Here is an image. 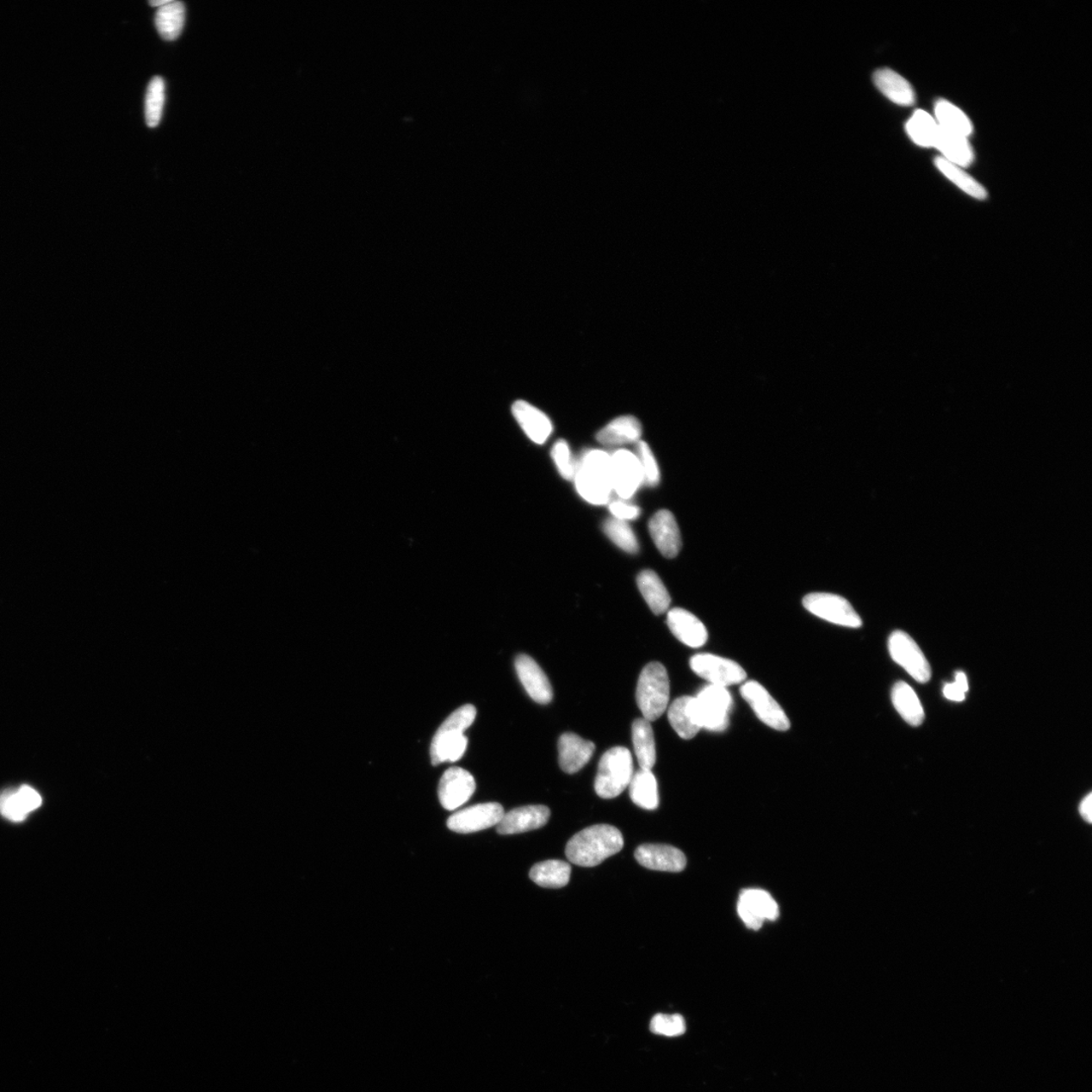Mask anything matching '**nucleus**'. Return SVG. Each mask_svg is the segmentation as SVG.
<instances>
[{"mask_svg":"<svg viewBox=\"0 0 1092 1092\" xmlns=\"http://www.w3.org/2000/svg\"><path fill=\"white\" fill-rule=\"evenodd\" d=\"M1079 812H1080V815H1082V816L1083 817L1084 821L1088 822L1089 823L1092 822V794L1091 793L1086 796V797L1083 800V803H1080Z\"/></svg>","mask_w":1092,"mask_h":1092,"instance_id":"nucleus-43","label":"nucleus"},{"mask_svg":"<svg viewBox=\"0 0 1092 1092\" xmlns=\"http://www.w3.org/2000/svg\"><path fill=\"white\" fill-rule=\"evenodd\" d=\"M635 857L644 868L664 872H681L686 867V857L675 847L647 844L637 847Z\"/></svg>","mask_w":1092,"mask_h":1092,"instance_id":"nucleus-17","label":"nucleus"},{"mask_svg":"<svg viewBox=\"0 0 1092 1092\" xmlns=\"http://www.w3.org/2000/svg\"><path fill=\"white\" fill-rule=\"evenodd\" d=\"M636 456L642 469L643 484L648 487L658 486L661 481L660 468L648 444L643 441H638Z\"/></svg>","mask_w":1092,"mask_h":1092,"instance_id":"nucleus-38","label":"nucleus"},{"mask_svg":"<svg viewBox=\"0 0 1092 1092\" xmlns=\"http://www.w3.org/2000/svg\"><path fill=\"white\" fill-rule=\"evenodd\" d=\"M888 648H890L892 660L902 666L915 681L927 683L931 679V666L920 647L908 633L902 630L894 631L888 642Z\"/></svg>","mask_w":1092,"mask_h":1092,"instance_id":"nucleus-9","label":"nucleus"},{"mask_svg":"<svg viewBox=\"0 0 1092 1092\" xmlns=\"http://www.w3.org/2000/svg\"><path fill=\"white\" fill-rule=\"evenodd\" d=\"M803 606L816 617L840 626L859 629L862 619L851 603L839 595L811 593L803 598Z\"/></svg>","mask_w":1092,"mask_h":1092,"instance_id":"nucleus-8","label":"nucleus"},{"mask_svg":"<svg viewBox=\"0 0 1092 1092\" xmlns=\"http://www.w3.org/2000/svg\"><path fill=\"white\" fill-rule=\"evenodd\" d=\"M623 834L609 824H596L574 835L566 847V855L580 867H595L623 850Z\"/></svg>","mask_w":1092,"mask_h":1092,"instance_id":"nucleus-1","label":"nucleus"},{"mask_svg":"<svg viewBox=\"0 0 1092 1092\" xmlns=\"http://www.w3.org/2000/svg\"><path fill=\"white\" fill-rule=\"evenodd\" d=\"M185 21L184 4L171 0L157 10L155 25L160 36L166 40H174L183 32Z\"/></svg>","mask_w":1092,"mask_h":1092,"instance_id":"nucleus-32","label":"nucleus"},{"mask_svg":"<svg viewBox=\"0 0 1092 1092\" xmlns=\"http://www.w3.org/2000/svg\"><path fill=\"white\" fill-rule=\"evenodd\" d=\"M629 787L633 803L647 810L658 809L660 803L658 782L652 770L637 771L632 776Z\"/></svg>","mask_w":1092,"mask_h":1092,"instance_id":"nucleus-30","label":"nucleus"},{"mask_svg":"<svg viewBox=\"0 0 1092 1092\" xmlns=\"http://www.w3.org/2000/svg\"><path fill=\"white\" fill-rule=\"evenodd\" d=\"M636 701L648 722L663 716L670 701V679L664 665L653 661L643 667L638 679Z\"/></svg>","mask_w":1092,"mask_h":1092,"instance_id":"nucleus-4","label":"nucleus"},{"mask_svg":"<svg viewBox=\"0 0 1092 1092\" xmlns=\"http://www.w3.org/2000/svg\"><path fill=\"white\" fill-rule=\"evenodd\" d=\"M690 667L697 676L714 686L729 688L747 679L746 671L736 661L712 654L695 655Z\"/></svg>","mask_w":1092,"mask_h":1092,"instance_id":"nucleus-7","label":"nucleus"},{"mask_svg":"<svg viewBox=\"0 0 1092 1092\" xmlns=\"http://www.w3.org/2000/svg\"><path fill=\"white\" fill-rule=\"evenodd\" d=\"M613 492L623 499H630L643 484V474L636 453L619 450L611 455Z\"/></svg>","mask_w":1092,"mask_h":1092,"instance_id":"nucleus-13","label":"nucleus"},{"mask_svg":"<svg viewBox=\"0 0 1092 1092\" xmlns=\"http://www.w3.org/2000/svg\"><path fill=\"white\" fill-rule=\"evenodd\" d=\"M694 697L683 696L673 701L667 712L670 724L683 740L693 739L702 729L694 711Z\"/></svg>","mask_w":1092,"mask_h":1092,"instance_id":"nucleus-26","label":"nucleus"},{"mask_svg":"<svg viewBox=\"0 0 1092 1092\" xmlns=\"http://www.w3.org/2000/svg\"><path fill=\"white\" fill-rule=\"evenodd\" d=\"M610 513L614 518L629 521L635 520L641 515L642 510L636 505L625 503L624 501H614L609 504Z\"/></svg>","mask_w":1092,"mask_h":1092,"instance_id":"nucleus-41","label":"nucleus"},{"mask_svg":"<svg viewBox=\"0 0 1092 1092\" xmlns=\"http://www.w3.org/2000/svg\"><path fill=\"white\" fill-rule=\"evenodd\" d=\"M667 626L677 640L689 648H698L707 642L708 631L704 624L694 614L682 608H673L667 613Z\"/></svg>","mask_w":1092,"mask_h":1092,"instance_id":"nucleus-20","label":"nucleus"},{"mask_svg":"<svg viewBox=\"0 0 1092 1092\" xmlns=\"http://www.w3.org/2000/svg\"><path fill=\"white\" fill-rule=\"evenodd\" d=\"M637 586L655 614H663L670 608L671 596L658 574L650 570L642 572L637 577Z\"/></svg>","mask_w":1092,"mask_h":1092,"instance_id":"nucleus-27","label":"nucleus"},{"mask_svg":"<svg viewBox=\"0 0 1092 1092\" xmlns=\"http://www.w3.org/2000/svg\"><path fill=\"white\" fill-rule=\"evenodd\" d=\"M574 481L586 502L607 504L613 492L611 456L599 450L586 451L577 462Z\"/></svg>","mask_w":1092,"mask_h":1092,"instance_id":"nucleus-2","label":"nucleus"},{"mask_svg":"<svg viewBox=\"0 0 1092 1092\" xmlns=\"http://www.w3.org/2000/svg\"><path fill=\"white\" fill-rule=\"evenodd\" d=\"M505 815L503 806L496 803H481L457 811L447 821L452 832L472 834L498 826Z\"/></svg>","mask_w":1092,"mask_h":1092,"instance_id":"nucleus-12","label":"nucleus"},{"mask_svg":"<svg viewBox=\"0 0 1092 1092\" xmlns=\"http://www.w3.org/2000/svg\"><path fill=\"white\" fill-rule=\"evenodd\" d=\"M475 717V707L468 704L458 708L444 720L435 734L430 748L432 765L456 762L463 756L468 742L464 731L474 723Z\"/></svg>","mask_w":1092,"mask_h":1092,"instance_id":"nucleus-3","label":"nucleus"},{"mask_svg":"<svg viewBox=\"0 0 1092 1092\" xmlns=\"http://www.w3.org/2000/svg\"><path fill=\"white\" fill-rule=\"evenodd\" d=\"M873 80L877 89L894 103L900 106H911L915 102L913 86L902 75L891 69H879L874 73Z\"/></svg>","mask_w":1092,"mask_h":1092,"instance_id":"nucleus-24","label":"nucleus"},{"mask_svg":"<svg viewBox=\"0 0 1092 1092\" xmlns=\"http://www.w3.org/2000/svg\"><path fill=\"white\" fill-rule=\"evenodd\" d=\"M475 791V778L467 770L450 768L441 777L438 797L446 810H456L467 803Z\"/></svg>","mask_w":1092,"mask_h":1092,"instance_id":"nucleus-14","label":"nucleus"},{"mask_svg":"<svg viewBox=\"0 0 1092 1092\" xmlns=\"http://www.w3.org/2000/svg\"><path fill=\"white\" fill-rule=\"evenodd\" d=\"M894 707L906 723L920 726L925 720V711L914 689L905 682L894 685L891 693Z\"/></svg>","mask_w":1092,"mask_h":1092,"instance_id":"nucleus-29","label":"nucleus"},{"mask_svg":"<svg viewBox=\"0 0 1092 1092\" xmlns=\"http://www.w3.org/2000/svg\"><path fill=\"white\" fill-rule=\"evenodd\" d=\"M603 531L614 544L629 554H636L640 546L635 532L629 523L617 518H609L603 523Z\"/></svg>","mask_w":1092,"mask_h":1092,"instance_id":"nucleus-36","label":"nucleus"},{"mask_svg":"<svg viewBox=\"0 0 1092 1092\" xmlns=\"http://www.w3.org/2000/svg\"><path fill=\"white\" fill-rule=\"evenodd\" d=\"M741 695L757 717L769 728L778 731L790 729V720L785 711L762 685L748 681L742 685Z\"/></svg>","mask_w":1092,"mask_h":1092,"instance_id":"nucleus-10","label":"nucleus"},{"mask_svg":"<svg viewBox=\"0 0 1092 1092\" xmlns=\"http://www.w3.org/2000/svg\"><path fill=\"white\" fill-rule=\"evenodd\" d=\"M42 805V797L34 788L24 785L0 793V815L10 822H22Z\"/></svg>","mask_w":1092,"mask_h":1092,"instance_id":"nucleus-19","label":"nucleus"},{"mask_svg":"<svg viewBox=\"0 0 1092 1092\" xmlns=\"http://www.w3.org/2000/svg\"><path fill=\"white\" fill-rule=\"evenodd\" d=\"M594 742L578 735L563 734L559 741L560 765L563 772L574 774L589 763L595 752Z\"/></svg>","mask_w":1092,"mask_h":1092,"instance_id":"nucleus-21","label":"nucleus"},{"mask_svg":"<svg viewBox=\"0 0 1092 1092\" xmlns=\"http://www.w3.org/2000/svg\"><path fill=\"white\" fill-rule=\"evenodd\" d=\"M550 810L544 805H527L505 813L497 826L499 835H516L542 828L549 822Z\"/></svg>","mask_w":1092,"mask_h":1092,"instance_id":"nucleus-18","label":"nucleus"},{"mask_svg":"<svg viewBox=\"0 0 1092 1092\" xmlns=\"http://www.w3.org/2000/svg\"><path fill=\"white\" fill-rule=\"evenodd\" d=\"M512 413L533 443L543 444L553 433V423L549 418L525 400H517L512 406Z\"/></svg>","mask_w":1092,"mask_h":1092,"instance_id":"nucleus-22","label":"nucleus"},{"mask_svg":"<svg viewBox=\"0 0 1092 1092\" xmlns=\"http://www.w3.org/2000/svg\"><path fill=\"white\" fill-rule=\"evenodd\" d=\"M934 147L943 154L940 157H943L944 159L952 164L961 168L972 164L974 153L971 145H970L966 137L958 135V133L944 130L939 127Z\"/></svg>","mask_w":1092,"mask_h":1092,"instance_id":"nucleus-23","label":"nucleus"},{"mask_svg":"<svg viewBox=\"0 0 1092 1092\" xmlns=\"http://www.w3.org/2000/svg\"><path fill=\"white\" fill-rule=\"evenodd\" d=\"M937 123L942 129L968 138L973 132L971 121L959 108L948 101L940 100L934 106Z\"/></svg>","mask_w":1092,"mask_h":1092,"instance_id":"nucleus-33","label":"nucleus"},{"mask_svg":"<svg viewBox=\"0 0 1092 1092\" xmlns=\"http://www.w3.org/2000/svg\"><path fill=\"white\" fill-rule=\"evenodd\" d=\"M572 873L571 865L560 859H549L534 865L530 872V879L544 888H562L568 885Z\"/></svg>","mask_w":1092,"mask_h":1092,"instance_id":"nucleus-31","label":"nucleus"},{"mask_svg":"<svg viewBox=\"0 0 1092 1092\" xmlns=\"http://www.w3.org/2000/svg\"><path fill=\"white\" fill-rule=\"evenodd\" d=\"M934 164H936L938 170L942 172L946 178L951 180L952 183L956 184L958 188L965 191L967 195H971L976 200L986 199V189L977 182V180H975L971 176H969L967 172L964 171L963 168L951 164V162L946 161L940 156L934 159Z\"/></svg>","mask_w":1092,"mask_h":1092,"instance_id":"nucleus-34","label":"nucleus"},{"mask_svg":"<svg viewBox=\"0 0 1092 1092\" xmlns=\"http://www.w3.org/2000/svg\"><path fill=\"white\" fill-rule=\"evenodd\" d=\"M633 760L629 748L615 747L603 754L595 779V791L603 799L617 797L630 786Z\"/></svg>","mask_w":1092,"mask_h":1092,"instance_id":"nucleus-5","label":"nucleus"},{"mask_svg":"<svg viewBox=\"0 0 1092 1092\" xmlns=\"http://www.w3.org/2000/svg\"><path fill=\"white\" fill-rule=\"evenodd\" d=\"M642 433V424L633 416H623L610 422L597 434L598 443L608 446L637 444Z\"/></svg>","mask_w":1092,"mask_h":1092,"instance_id":"nucleus-25","label":"nucleus"},{"mask_svg":"<svg viewBox=\"0 0 1092 1092\" xmlns=\"http://www.w3.org/2000/svg\"><path fill=\"white\" fill-rule=\"evenodd\" d=\"M737 913L748 928L757 931L766 921L778 919L779 906L769 892L751 888L741 891Z\"/></svg>","mask_w":1092,"mask_h":1092,"instance_id":"nucleus-11","label":"nucleus"},{"mask_svg":"<svg viewBox=\"0 0 1092 1092\" xmlns=\"http://www.w3.org/2000/svg\"><path fill=\"white\" fill-rule=\"evenodd\" d=\"M517 675L531 699L538 704H549L553 700V687L542 667L527 655H519L515 661Z\"/></svg>","mask_w":1092,"mask_h":1092,"instance_id":"nucleus-15","label":"nucleus"},{"mask_svg":"<svg viewBox=\"0 0 1092 1092\" xmlns=\"http://www.w3.org/2000/svg\"><path fill=\"white\" fill-rule=\"evenodd\" d=\"M632 741L641 769L652 770L656 762V749L652 725L644 718L632 724Z\"/></svg>","mask_w":1092,"mask_h":1092,"instance_id":"nucleus-28","label":"nucleus"},{"mask_svg":"<svg viewBox=\"0 0 1092 1092\" xmlns=\"http://www.w3.org/2000/svg\"><path fill=\"white\" fill-rule=\"evenodd\" d=\"M649 1029L656 1035L677 1037L686 1032V1021L681 1014H655Z\"/></svg>","mask_w":1092,"mask_h":1092,"instance_id":"nucleus-39","label":"nucleus"},{"mask_svg":"<svg viewBox=\"0 0 1092 1092\" xmlns=\"http://www.w3.org/2000/svg\"><path fill=\"white\" fill-rule=\"evenodd\" d=\"M943 692L946 698L951 701L962 702L965 700V697H966L965 691H964L962 688L958 686V685L955 682L951 684H946Z\"/></svg>","mask_w":1092,"mask_h":1092,"instance_id":"nucleus-42","label":"nucleus"},{"mask_svg":"<svg viewBox=\"0 0 1092 1092\" xmlns=\"http://www.w3.org/2000/svg\"><path fill=\"white\" fill-rule=\"evenodd\" d=\"M551 457H553L555 467L562 478L568 481H574L577 462L573 460L570 447H568L565 440H559L555 443L553 450H551Z\"/></svg>","mask_w":1092,"mask_h":1092,"instance_id":"nucleus-40","label":"nucleus"},{"mask_svg":"<svg viewBox=\"0 0 1092 1092\" xmlns=\"http://www.w3.org/2000/svg\"><path fill=\"white\" fill-rule=\"evenodd\" d=\"M939 125L931 115L925 110H916L908 124H906V132L911 140L916 145L923 148L934 147V139H936Z\"/></svg>","mask_w":1092,"mask_h":1092,"instance_id":"nucleus-35","label":"nucleus"},{"mask_svg":"<svg viewBox=\"0 0 1092 1092\" xmlns=\"http://www.w3.org/2000/svg\"><path fill=\"white\" fill-rule=\"evenodd\" d=\"M165 101V83L159 77L154 78L148 85L146 101H145V118L150 127L159 125Z\"/></svg>","mask_w":1092,"mask_h":1092,"instance_id":"nucleus-37","label":"nucleus"},{"mask_svg":"<svg viewBox=\"0 0 1092 1092\" xmlns=\"http://www.w3.org/2000/svg\"><path fill=\"white\" fill-rule=\"evenodd\" d=\"M694 711L701 729L720 733L728 728L734 701L728 688L708 684L694 697Z\"/></svg>","mask_w":1092,"mask_h":1092,"instance_id":"nucleus-6","label":"nucleus"},{"mask_svg":"<svg viewBox=\"0 0 1092 1092\" xmlns=\"http://www.w3.org/2000/svg\"><path fill=\"white\" fill-rule=\"evenodd\" d=\"M170 3H171V0H154V2H150L149 4L151 5V7L159 9L161 7H164V5Z\"/></svg>","mask_w":1092,"mask_h":1092,"instance_id":"nucleus-45","label":"nucleus"},{"mask_svg":"<svg viewBox=\"0 0 1092 1092\" xmlns=\"http://www.w3.org/2000/svg\"><path fill=\"white\" fill-rule=\"evenodd\" d=\"M648 530L660 553L673 559L682 548L681 532L669 510H660L648 522Z\"/></svg>","mask_w":1092,"mask_h":1092,"instance_id":"nucleus-16","label":"nucleus"},{"mask_svg":"<svg viewBox=\"0 0 1092 1092\" xmlns=\"http://www.w3.org/2000/svg\"><path fill=\"white\" fill-rule=\"evenodd\" d=\"M955 683L958 685V686H959L964 691H965L966 693L968 692L969 686H968V681H967V677L965 673H964L963 672H958L956 673Z\"/></svg>","mask_w":1092,"mask_h":1092,"instance_id":"nucleus-44","label":"nucleus"}]
</instances>
